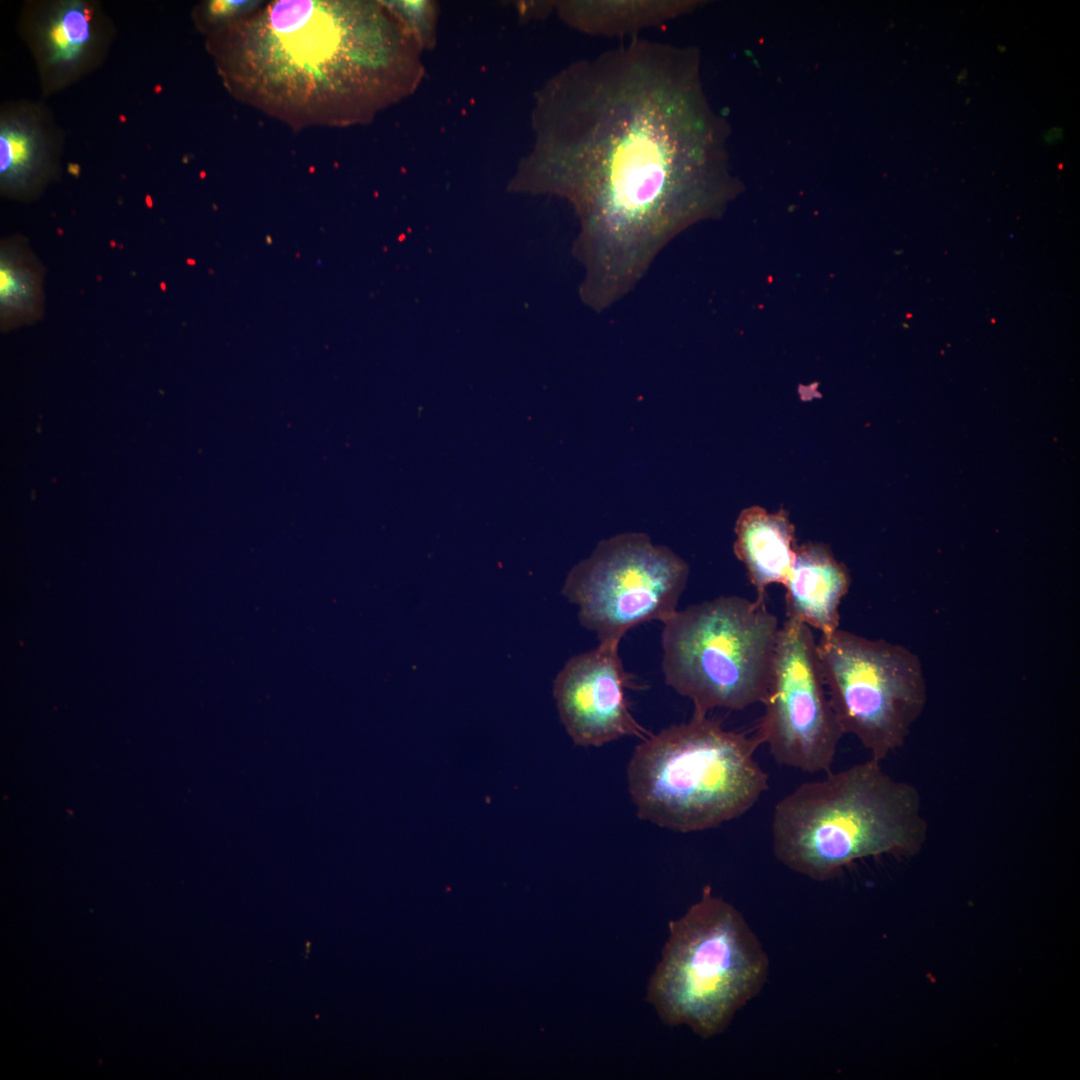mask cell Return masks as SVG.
<instances>
[{"label":"cell","instance_id":"cell-6","mask_svg":"<svg viewBox=\"0 0 1080 1080\" xmlns=\"http://www.w3.org/2000/svg\"><path fill=\"white\" fill-rule=\"evenodd\" d=\"M780 630L765 601L736 595L693 604L663 622L662 673L696 715L766 697Z\"/></svg>","mask_w":1080,"mask_h":1080},{"label":"cell","instance_id":"cell-13","mask_svg":"<svg viewBox=\"0 0 1080 1080\" xmlns=\"http://www.w3.org/2000/svg\"><path fill=\"white\" fill-rule=\"evenodd\" d=\"M93 36L92 12L85 3L69 1L57 5L42 28L46 62L61 70L76 67L91 48Z\"/></svg>","mask_w":1080,"mask_h":1080},{"label":"cell","instance_id":"cell-20","mask_svg":"<svg viewBox=\"0 0 1080 1080\" xmlns=\"http://www.w3.org/2000/svg\"><path fill=\"white\" fill-rule=\"evenodd\" d=\"M997 48L999 49V51L1001 53H1003V51H1005V49H1006L1004 46H1001V45H998Z\"/></svg>","mask_w":1080,"mask_h":1080},{"label":"cell","instance_id":"cell-7","mask_svg":"<svg viewBox=\"0 0 1080 1080\" xmlns=\"http://www.w3.org/2000/svg\"><path fill=\"white\" fill-rule=\"evenodd\" d=\"M832 708L844 734L883 760L900 748L926 703L920 659L906 647L837 629L816 644Z\"/></svg>","mask_w":1080,"mask_h":1080},{"label":"cell","instance_id":"cell-1","mask_svg":"<svg viewBox=\"0 0 1080 1080\" xmlns=\"http://www.w3.org/2000/svg\"><path fill=\"white\" fill-rule=\"evenodd\" d=\"M672 55L638 42L571 68L557 156L525 186L573 204L579 295L596 312L635 287L693 208Z\"/></svg>","mask_w":1080,"mask_h":1080},{"label":"cell","instance_id":"cell-4","mask_svg":"<svg viewBox=\"0 0 1080 1080\" xmlns=\"http://www.w3.org/2000/svg\"><path fill=\"white\" fill-rule=\"evenodd\" d=\"M762 744L708 715L670 725L641 740L627 766L639 818L677 832L717 827L748 812L769 789L755 758Z\"/></svg>","mask_w":1080,"mask_h":1080},{"label":"cell","instance_id":"cell-5","mask_svg":"<svg viewBox=\"0 0 1080 1080\" xmlns=\"http://www.w3.org/2000/svg\"><path fill=\"white\" fill-rule=\"evenodd\" d=\"M668 929L646 999L664 1023L715 1037L762 990L769 957L741 912L709 885Z\"/></svg>","mask_w":1080,"mask_h":1080},{"label":"cell","instance_id":"cell-10","mask_svg":"<svg viewBox=\"0 0 1080 1080\" xmlns=\"http://www.w3.org/2000/svg\"><path fill=\"white\" fill-rule=\"evenodd\" d=\"M618 641H600L571 657L557 674L553 695L568 735L578 746L600 747L651 734L633 716L626 690L633 677L623 666Z\"/></svg>","mask_w":1080,"mask_h":1080},{"label":"cell","instance_id":"cell-19","mask_svg":"<svg viewBox=\"0 0 1080 1080\" xmlns=\"http://www.w3.org/2000/svg\"><path fill=\"white\" fill-rule=\"evenodd\" d=\"M966 77H967V69H962V70H961V71L959 72V74H958V75L956 76V80H957V82H958L959 84H961L962 82H964V81H965Z\"/></svg>","mask_w":1080,"mask_h":1080},{"label":"cell","instance_id":"cell-2","mask_svg":"<svg viewBox=\"0 0 1080 1080\" xmlns=\"http://www.w3.org/2000/svg\"><path fill=\"white\" fill-rule=\"evenodd\" d=\"M385 20L357 2L274 1L227 24L221 67L240 99L292 126L350 122L388 94Z\"/></svg>","mask_w":1080,"mask_h":1080},{"label":"cell","instance_id":"cell-9","mask_svg":"<svg viewBox=\"0 0 1080 1080\" xmlns=\"http://www.w3.org/2000/svg\"><path fill=\"white\" fill-rule=\"evenodd\" d=\"M817 641L808 625L786 619L778 634L765 711L757 734L776 763L806 773L832 770L844 732L829 700Z\"/></svg>","mask_w":1080,"mask_h":1080},{"label":"cell","instance_id":"cell-12","mask_svg":"<svg viewBox=\"0 0 1080 1080\" xmlns=\"http://www.w3.org/2000/svg\"><path fill=\"white\" fill-rule=\"evenodd\" d=\"M734 553L748 578L765 601L772 584L785 585L796 555L795 528L784 510L768 512L760 506L744 509L735 524Z\"/></svg>","mask_w":1080,"mask_h":1080},{"label":"cell","instance_id":"cell-11","mask_svg":"<svg viewBox=\"0 0 1080 1080\" xmlns=\"http://www.w3.org/2000/svg\"><path fill=\"white\" fill-rule=\"evenodd\" d=\"M851 577L830 548L822 543L797 545L795 560L784 585L787 619L814 627L822 636L839 628V606Z\"/></svg>","mask_w":1080,"mask_h":1080},{"label":"cell","instance_id":"cell-3","mask_svg":"<svg viewBox=\"0 0 1080 1080\" xmlns=\"http://www.w3.org/2000/svg\"><path fill=\"white\" fill-rule=\"evenodd\" d=\"M800 784L775 805L772 849L791 871L835 879L852 863L919 852L927 836L917 789L870 758Z\"/></svg>","mask_w":1080,"mask_h":1080},{"label":"cell","instance_id":"cell-18","mask_svg":"<svg viewBox=\"0 0 1080 1080\" xmlns=\"http://www.w3.org/2000/svg\"><path fill=\"white\" fill-rule=\"evenodd\" d=\"M1062 137H1063V129L1061 127L1056 126V127L1050 128L1049 130H1047L1044 133L1043 141H1044V143L1051 145V144H1054L1055 142L1061 140Z\"/></svg>","mask_w":1080,"mask_h":1080},{"label":"cell","instance_id":"cell-14","mask_svg":"<svg viewBox=\"0 0 1080 1080\" xmlns=\"http://www.w3.org/2000/svg\"><path fill=\"white\" fill-rule=\"evenodd\" d=\"M42 161V140L34 126L17 119L2 122L0 178L3 187L24 188L36 176Z\"/></svg>","mask_w":1080,"mask_h":1080},{"label":"cell","instance_id":"cell-17","mask_svg":"<svg viewBox=\"0 0 1080 1080\" xmlns=\"http://www.w3.org/2000/svg\"><path fill=\"white\" fill-rule=\"evenodd\" d=\"M258 1L215 0L205 7V16L212 22H224L226 25L253 12Z\"/></svg>","mask_w":1080,"mask_h":1080},{"label":"cell","instance_id":"cell-15","mask_svg":"<svg viewBox=\"0 0 1080 1080\" xmlns=\"http://www.w3.org/2000/svg\"><path fill=\"white\" fill-rule=\"evenodd\" d=\"M666 3H596L584 2L569 7V18L578 27L589 31L624 29L630 24L648 23L666 15Z\"/></svg>","mask_w":1080,"mask_h":1080},{"label":"cell","instance_id":"cell-8","mask_svg":"<svg viewBox=\"0 0 1080 1080\" xmlns=\"http://www.w3.org/2000/svg\"><path fill=\"white\" fill-rule=\"evenodd\" d=\"M689 571L667 546L654 544L647 534L626 532L602 540L575 565L562 594L599 642H620L631 628L663 623L678 610Z\"/></svg>","mask_w":1080,"mask_h":1080},{"label":"cell","instance_id":"cell-16","mask_svg":"<svg viewBox=\"0 0 1080 1080\" xmlns=\"http://www.w3.org/2000/svg\"><path fill=\"white\" fill-rule=\"evenodd\" d=\"M36 273L20 254L4 249L0 262V303L2 317L28 316L38 302Z\"/></svg>","mask_w":1080,"mask_h":1080}]
</instances>
